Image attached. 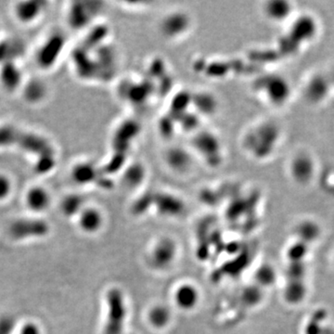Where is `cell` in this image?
Instances as JSON below:
<instances>
[{
	"instance_id": "6da1fadb",
	"label": "cell",
	"mask_w": 334,
	"mask_h": 334,
	"mask_svg": "<svg viewBox=\"0 0 334 334\" xmlns=\"http://www.w3.org/2000/svg\"><path fill=\"white\" fill-rule=\"evenodd\" d=\"M67 45L63 32L53 30L41 40L34 51V62L42 71H51L57 65Z\"/></svg>"
},
{
	"instance_id": "7a4b0ae2",
	"label": "cell",
	"mask_w": 334,
	"mask_h": 334,
	"mask_svg": "<svg viewBox=\"0 0 334 334\" xmlns=\"http://www.w3.org/2000/svg\"><path fill=\"white\" fill-rule=\"evenodd\" d=\"M49 3L42 0H21L14 2L11 8L12 16L23 26H31L38 23L47 11Z\"/></svg>"
},
{
	"instance_id": "3957f363",
	"label": "cell",
	"mask_w": 334,
	"mask_h": 334,
	"mask_svg": "<svg viewBox=\"0 0 334 334\" xmlns=\"http://www.w3.org/2000/svg\"><path fill=\"white\" fill-rule=\"evenodd\" d=\"M26 79L20 63L0 64V89L7 94L20 93Z\"/></svg>"
},
{
	"instance_id": "277c9868",
	"label": "cell",
	"mask_w": 334,
	"mask_h": 334,
	"mask_svg": "<svg viewBox=\"0 0 334 334\" xmlns=\"http://www.w3.org/2000/svg\"><path fill=\"white\" fill-rule=\"evenodd\" d=\"M333 89L329 75L315 74L307 80L304 87L306 100L312 104H319L325 102Z\"/></svg>"
},
{
	"instance_id": "5b68a950",
	"label": "cell",
	"mask_w": 334,
	"mask_h": 334,
	"mask_svg": "<svg viewBox=\"0 0 334 334\" xmlns=\"http://www.w3.org/2000/svg\"><path fill=\"white\" fill-rule=\"evenodd\" d=\"M290 174L298 184H307L311 181L316 173V163L311 155L301 153L292 159Z\"/></svg>"
},
{
	"instance_id": "8992f818",
	"label": "cell",
	"mask_w": 334,
	"mask_h": 334,
	"mask_svg": "<svg viewBox=\"0 0 334 334\" xmlns=\"http://www.w3.org/2000/svg\"><path fill=\"white\" fill-rule=\"evenodd\" d=\"M89 2H70L65 8V20L70 27L74 29H81L86 26L92 21L95 15V9L87 6Z\"/></svg>"
},
{
	"instance_id": "52a82bcc",
	"label": "cell",
	"mask_w": 334,
	"mask_h": 334,
	"mask_svg": "<svg viewBox=\"0 0 334 334\" xmlns=\"http://www.w3.org/2000/svg\"><path fill=\"white\" fill-rule=\"evenodd\" d=\"M50 88L44 80L40 77H26L19 94L29 105H39L45 102Z\"/></svg>"
},
{
	"instance_id": "ba28073f",
	"label": "cell",
	"mask_w": 334,
	"mask_h": 334,
	"mask_svg": "<svg viewBox=\"0 0 334 334\" xmlns=\"http://www.w3.org/2000/svg\"><path fill=\"white\" fill-rule=\"evenodd\" d=\"M52 197L49 189L42 185H32L24 194V204L27 209L35 214L45 212L50 208Z\"/></svg>"
},
{
	"instance_id": "9c48e42d",
	"label": "cell",
	"mask_w": 334,
	"mask_h": 334,
	"mask_svg": "<svg viewBox=\"0 0 334 334\" xmlns=\"http://www.w3.org/2000/svg\"><path fill=\"white\" fill-rule=\"evenodd\" d=\"M25 45L23 40L15 36L0 37V64L8 63H20L25 52Z\"/></svg>"
},
{
	"instance_id": "30bf717a",
	"label": "cell",
	"mask_w": 334,
	"mask_h": 334,
	"mask_svg": "<svg viewBox=\"0 0 334 334\" xmlns=\"http://www.w3.org/2000/svg\"><path fill=\"white\" fill-rule=\"evenodd\" d=\"M317 34V23L310 15H302L295 20L292 26L293 37L297 40L298 45L301 42L307 43L315 38Z\"/></svg>"
},
{
	"instance_id": "8fae6325",
	"label": "cell",
	"mask_w": 334,
	"mask_h": 334,
	"mask_svg": "<svg viewBox=\"0 0 334 334\" xmlns=\"http://www.w3.org/2000/svg\"><path fill=\"white\" fill-rule=\"evenodd\" d=\"M47 230L45 222L39 219H21L13 224L12 233L13 237L25 238L26 237H36L45 235Z\"/></svg>"
},
{
	"instance_id": "7c38bea8",
	"label": "cell",
	"mask_w": 334,
	"mask_h": 334,
	"mask_svg": "<svg viewBox=\"0 0 334 334\" xmlns=\"http://www.w3.org/2000/svg\"><path fill=\"white\" fill-rule=\"evenodd\" d=\"M110 297V308H109V323H108V333L116 334L120 332L121 323L124 318V306L122 303L121 296L118 294H111Z\"/></svg>"
},
{
	"instance_id": "4fadbf2b",
	"label": "cell",
	"mask_w": 334,
	"mask_h": 334,
	"mask_svg": "<svg viewBox=\"0 0 334 334\" xmlns=\"http://www.w3.org/2000/svg\"><path fill=\"white\" fill-rule=\"evenodd\" d=\"M79 226L84 231L95 232L102 224V215L99 210L84 207L78 215Z\"/></svg>"
},
{
	"instance_id": "5bb4252c",
	"label": "cell",
	"mask_w": 334,
	"mask_h": 334,
	"mask_svg": "<svg viewBox=\"0 0 334 334\" xmlns=\"http://www.w3.org/2000/svg\"><path fill=\"white\" fill-rule=\"evenodd\" d=\"M294 7L289 1H272L266 4L265 13L275 22H283L293 14Z\"/></svg>"
},
{
	"instance_id": "9a60e30c",
	"label": "cell",
	"mask_w": 334,
	"mask_h": 334,
	"mask_svg": "<svg viewBox=\"0 0 334 334\" xmlns=\"http://www.w3.org/2000/svg\"><path fill=\"white\" fill-rule=\"evenodd\" d=\"M198 299L197 290L189 284L182 285L177 288L175 294L176 305L183 309H192L196 306Z\"/></svg>"
},
{
	"instance_id": "2e32d148",
	"label": "cell",
	"mask_w": 334,
	"mask_h": 334,
	"mask_svg": "<svg viewBox=\"0 0 334 334\" xmlns=\"http://www.w3.org/2000/svg\"><path fill=\"white\" fill-rule=\"evenodd\" d=\"M175 255V246L169 241H163L157 244L153 251V261L157 266H166Z\"/></svg>"
},
{
	"instance_id": "e0dca14e",
	"label": "cell",
	"mask_w": 334,
	"mask_h": 334,
	"mask_svg": "<svg viewBox=\"0 0 334 334\" xmlns=\"http://www.w3.org/2000/svg\"><path fill=\"white\" fill-rule=\"evenodd\" d=\"M83 208V199L77 194L67 195L62 202V210L64 215H79Z\"/></svg>"
},
{
	"instance_id": "ac0fdd59",
	"label": "cell",
	"mask_w": 334,
	"mask_h": 334,
	"mask_svg": "<svg viewBox=\"0 0 334 334\" xmlns=\"http://www.w3.org/2000/svg\"><path fill=\"white\" fill-rule=\"evenodd\" d=\"M297 234L306 244L308 242H314L319 235V227L313 221H304L298 225Z\"/></svg>"
},
{
	"instance_id": "d6986e66",
	"label": "cell",
	"mask_w": 334,
	"mask_h": 334,
	"mask_svg": "<svg viewBox=\"0 0 334 334\" xmlns=\"http://www.w3.org/2000/svg\"><path fill=\"white\" fill-rule=\"evenodd\" d=\"M149 318L153 326L157 328H163L169 322L170 312L164 306H155L150 312Z\"/></svg>"
},
{
	"instance_id": "ffe728a7",
	"label": "cell",
	"mask_w": 334,
	"mask_h": 334,
	"mask_svg": "<svg viewBox=\"0 0 334 334\" xmlns=\"http://www.w3.org/2000/svg\"><path fill=\"white\" fill-rule=\"evenodd\" d=\"M13 188L14 182L12 176L4 171H0V203L11 197Z\"/></svg>"
},
{
	"instance_id": "44dd1931",
	"label": "cell",
	"mask_w": 334,
	"mask_h": 334,
	"mask_svg": "<svg viewBox=\"0 0 334 334\" xmlns=\"http://www.w3.org/2000/svg\"><path fill=\"white\" fill-rule=\"evenodd\" d=\"M294 284H289L288 288L286 290V296L290 302H300L305 295V286L301 284L300 281L293 282Z\"/></svg>"
},
{
	"instance_id": "7402d4cb",
	"label": "cell",
	"mask_w": 334,
	"mask_h": 334,
	"mask_svg": "<svg viewBox=\"0 0 334 334\" xmlns=\"http://www.w3.org/2000/svg\"><path fill=\"white\" fill-rule=\"evenodd\" d=\"M257 280L258 282L263 285H268L271 284L275 278L274 271L270 266H263L257 272Z\"/></svg>"
},
{
	"instance_id": "603a6c76",
	"label": "cell",
	"mask_w": 334,
	"mask_h": 334,
	"mask_svg": "<svg viewBox=\"0 0 334 334\" xmlns=\"http://www.w3.org/2000/svg\"><path fill=\"white\" fill-rule=\"evenodd\" d=\"M244 297H249L246 300L248 301L250 304H256L260 300V291L257 289H247L244 292Z\"/></svg>"
},
{
	"instance_id": "cb8c5ba5",
	"label": "cell",
	"mask_w": 334,
	"mask_h": 334,
	"mask_svg": "<svg viewBox=\"0 0 334 334\" xmlns=\"http://www.w3.org/2000/svg\"><path fill=\"white\" fill-rule=\"evenodd\" d=\"M20 334H39V331H38V328H36V326L29 324L22 329Z\"/></svg>"
},
{
	"instance_id": "d4e9b609",
	"label": "cell",
	"mask_w": 334,
	"mask_h": 334,
	"mask_svg": "<svg viewBox=\"0 0 334 334\" xmlns=\"http://www.w3.org/2000/svg\"><path fill=\"white\" fill-rule=\"evenodd\" d=\"M329 78H330V81H331V84H332V87H333V89H334V71H333V73H332V74L329 75Z\"/></svg>"
},
{
	"instance_id": "484cf974",
	"label": "cell",
	"mask_w": 334,
	"mask_h": 334,
	"mask_svg": "<svg viewBox=\"0 0 334 334\" xmlns=\"http://www.w3.org/2000/svg\"><path fill=\"white\" fill-rule=\"evenodd\" d=\"M1 35H2V34H1V32H0V37H1Z\"/></svg>"
}]
</instances>
